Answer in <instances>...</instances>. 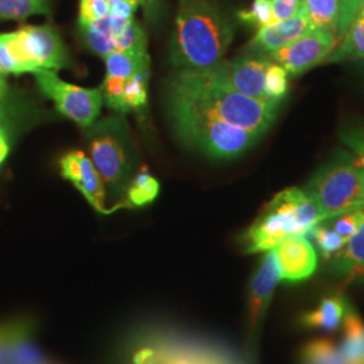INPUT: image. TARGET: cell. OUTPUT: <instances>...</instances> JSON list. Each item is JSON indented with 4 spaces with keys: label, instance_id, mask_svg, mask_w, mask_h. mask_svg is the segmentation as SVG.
I'll return each instance as SVG.
<instances>
[{
    "label": "cell",
    "instance_id": "cell-14",
    "mask_svg": "<svg viewBox=\"0 0 364 364\" xmlns=\"http://www.w3.org/2000/svg\"><path fill=\"white\" fill-rule=\"evenodd\" d=\"M281 279L299 284L312 277L317 269V252L305 235L287 237L273 250Z\"/></svg>",
    "mask_w": 364,
    "mask_h": 364
},
{
    "label": "cell",
    "instance_id": "cell-9",
    "mask_svg": "<svg viewBox=\"0 0 364 364\" xmlns=\"http://www.w3.org/2000/svg\"><path fill=\"white\" fill-rule=\"evenodd\" d=\"M269 63L264 57L243 55L231 61L221 60L215 65L196 72L209 82L227 90L254 99H267L264 93V73Z\"/></svg>",
    "mask_w": 364,
    "mask_h": 364
},
{
    "label": "cell",
    "instance_id": "cell-26",
    "mask_svg": "<svg viewBox=\"0 0 364 364\" xmlns=\"http://www.w3.org/2000/svg\"><path fill=\"white\" fill-rule=\"evenodd\" d=\"M309 234L312 235L320 254L326 260L332 259L347 243V240L336 234L326 221H321L316 227H313Z\"/></svg>",
    "mask_w": 364,
    "mask_h": 364
},
{
    "label": "cell",
    "instance_id": "cell-37",
    "mask_svg": "<svg viewBox=\"0 0 364 364\" xmlns=\"http://www.w3.org/2000/svg\"><path fill=\"white\" fill-rule=\"evenodd\" d=\"M340 139H352L364 144V123H351L340 132Z\"/></svg>",
    "mask_w": 364,
    "mask_h": 364
},
{
    "label": "cell",
    "instance_id": "cell-39",
    "mask_svg": "<svg viewBox=\"0 0 364 364\" xmlns=\"http://www.w3.org/2000/svg\"><path fill=\"white\" fill-rule=\"evenodd\" d=\"M359 6H360V0H352V9H353L355 15H356L358 10H359Z\"/></svg>",
    "mask_w": 364,
    "mask_h": 364
},
{
    "label": "cell",
    "instance_id": "cell-27",
    "mask_svg": "<svg viewBox=\"0 0 364 364\" xmlns=\"http://www.w3.org/2000/svg\"><path fill=\"white\" fill-rule=\"evenodd\" d=\"M115 49L117 52H147L146 34L135 19L117 33Z\"/></svg>",
    "mask_w": 364,
    "mask_h": 364
},
{
    "label": "cell",
    "instance_id": "cell-2",
    "mask_svg": "<svg viewBox=\"0 0 364 364\" xmlns=\"http://www.w3.org/2000/svg\"><path fill=\"white\" fill-rule=\"evenodd\" d=\"M169 95L204 109L228 124L251 131L262 136L273 126L282 102L254 99L239 92L212 84L196 70H178L171 78Z\"/></svg>",
    "mask_w": 364,
    "mask_h": 364
},
{
    "label": "cell",
    "instance_id": "cell-43",
    "mask_svg": "<svg viewBox=\"0 0 364 364\" xmlns=\"http://www.w3.org/2000/svg\"><path fill=\"white\" fill-rule=\"evenodd\" d=\"M362 208H363V209H364V204H363V207H362Z\"/></svg>",
    "mask_w": 364,
    "mask_h": 364
},
{
    "label": "cell",
    "instance_id": "cell-17",
    "mask_svg": "<svg viewBox=\"0 0 364 364\" xmlns=\"http://www.w3.org/2000/svg\"><path fill=\"white\" fill-rule=\"evenodd\" d=\"M131 21L132 19L127 21L108 14L105 18H100L91 23L78 25V30L84 43L92 52L105 58L108 54L117 52L115 38L117 33Z\"/></svg>",
    "mask_w": 364,
    "mask_h": 364
},
{
    "label": "cell",
    "instance_id": "cell-3",
    "mask_svg": "<svg viewBox=\"0 0 364 364\" xmlns=\"http://www.w3.org/2000/svg\"><path fill=\"white\" fill-rule=\"evenodd\" d=\"M168 111L173 130L182 144L215 159L237 158L260 138L169 93Z\"/></svg>",
    "mask_w": 364,
    "mask_h": 364
},
{
    "label": "cell",
    "instance_id": "cell-15",
    "mask_svg": "<svg viewBox=\"0 0 364 364\" xmlns=\"http://www.w3.org/2000/svg\"><path fill=\"white\" fill-rule=\"evenodd\" d=\"M351 306V302L343 293H331L320 299L314 309L299 316V326L321 332H336L343 326Z\"/></svg>",
    "mask_w": 364,
    "mask_h": 364
},
{
    "label": "cell",
    "instance_id": "cell-22",
    "mask_svg": "<svg viewBox=\"0 0 364 364\" xmlns=\"http://www.w3.org/2000/svg\"><path fill=\"white\" fill-rule=\"evenodd\" d=\"M34 15L52 16L50 0H0V21H25Z\"/></svg>",
    "mask_w": 364,
    "mask_h": 364
},
{
    "label": "cell",
    "instance_id": "cell-31",
    "mask_svg": "<svg viewBox=\"0 0 364 364\" xmlns=\"http://www.w3.org/2000/svg\"><path fill=\"white\" fill-rule=\"evenodd\" d=\"M239 19H242L245 23L250 26L260 27L267 26L273 23V10L270 0H254L251 7L245 11L237 14Z\"/></svg>",
    "mask_w": 364,
    "mask_h": 364
},
{
    "label": "cell",
    "instance_id": "cell-5",
    "mask_svg": "<svg viewBox=\"0 0 364 364\" xmlns=\"http://www.w3.org/2000/svg\"><path fill=\"white\" fill-rule=\"evenodd\" d=\"M0 64L6 75L60 70L72 66L70 55L55 27L22 26L0 34Z\"/></svg>",
    "mask_w": 364,
    "mask_h": 364
},
{
    "label": "cell",
    "instance_id": "cell-25",
    "mask_svg": "<svg viewBox=\"0 0 364 364\" xmlns=\"http://www.w3.org/2000/svg\"><path fill=\"white\" fill-rule=\"evenodd\" d=\"M149 72H141L127 78L123 91V114L129 111H142L147 103Z\"/></svg>",
    "mask_w": 364,
    "mask_h": 364
},
{
    "label": "cell",
    "instance_id": "cell-21",
    "mask_svg": "<svg viewBox=\"0 0 364 364\" xmlns=\"http://www.w3.org/2000/svg\"><path fill=\"white\" fill-rule=\"evenodd\" d=\"M302 4L313 28L328 30L338 34L341 0H302Z\"/></svg>",
    "mask_w": 364,
    "mask_h": 364
},
{
    "label": "cell",
    "instance_id": "cell-38",
    "mask_svg": "<svg viewBox=\"0 0 364 364\" xmlns=\"http://www.w3.org/2000/svg\"><path fill=\"white\" fill-rule=\"evenodd\" d=\"M9 151H10L9 136H7L4 129L0 126V165L4 162V159L9 156Z\"/></svg>",
    "mask_w": 364,
    "mask_h": 364
},
{
    "label": "cell",
    "instance_id": "cell-8",
    "mask_svg": "<svg viewBox=\"0 0 364 364\" xmlns=\"http://www.w3.org/2000/svg\"><path fill=\"white\" fill-rule=\"evenodd\" d=\"M34 75L39 90L52 100L61 115L84 129H90L96 123L105 103L102 90L69 84L58 77L54 70H41Z\"/></svg>",
    "mask_w": 364,
    "mask_h": 364
},
{
    "label": "cell",
    "instance_id": "cell-18",
    "mask_svg": "<svg viewBox=\"0 0 364 364\" xmlns=\"http://www.w3.org/2000/svg\"><path fill=\"white\" fill-rule=\"evenodd\" d=\"M343 338L338 351L346 364H364V321L350 308L343 321Z\"/></svg>",
    "mask_w": 364,
    "mask_h": 364
},
{
    "label": "cell",
    "instance_id": "cell-24",
    "mask_svg": "<svg viewBox=\"0 0 364 364\" xmlns=\"http://www.w3.org/2000/svg\"><path fill=\"white\" fill-rule=\"evenodd\" d=\"M299 364H346L332 341L317 338L308 341L299 351Z\"/></svg>",
    "mask_w": 364,
    "mask_h": 364
},
{
    "label": "cell",
    "instance_id": "cell-28",
    "mask_svg": "<svg viewBox=\"0 0 364 364\" xmlns=\"http://www.w3.org/2000/svg\"><path fill=\"white\" fill-rule=\"evenodd\" d=\"M287 91H289V75L287 70L279 64L270 61L264 73L266 97L282 102V99L287 96Z\"/></svg>",
    "mask_w": 364,
    "mask_h": 364
},
{
    "label": "cell",
    "instance_id": "cell-12",
    "mask_svg": "<svg viewBox=\"0 0 364 364\" xmlns=\"http://www.w3.org/2000/svg\"><path fill=\"white\" fill-rule=\"evenodd\" d=\"M279 281L282 279L275 254L273 250L266 251L248 287V324L251 335L257 333L263 321Z\"/></svg>",
    "mask_w": 364,
    "mask_h": 364
},
{
    "label": "cell",
    "instance_id": "cell-41",
    "mask_svg": "<svg viewBox=\"0 0 364 364\" xmlns=\"http://www.w3.org/2000/svg\"><path fill=\"white\" fill-rule=\"evenodd\" d=\"M0 80H1V81H6V73L3 72V68H1V64H0Z\"/></svg>",
    "mask_w": 364,
    "mask_h": 364
},
{
    "label": "cell",
    "instance_id": "cell-35",
    "mask_svg": "<svg viewBox=\"0 0 364 364\" xmlns=\"http://www.w3.org/2000/svg\"><path fill=\"white\" fill-rule=\"evenodd\" d=\"M10 358V326L0 324V364H9Z\"/></svg>",
    "mask_w": 364,
    "mask_h": 364
},
{
    "label": "cell",
    "instance_id": "cell-42",
    "mask_svg": "<svg viewBox=\"0 0 364 364\" xmlns=\"http://www.w3.org/2000/svg\"><path fill=\"white\" fill-rule=\"evenodd\" d=\"M358 11L364 13V0H360V6H359V10H358Z\"/></svg>",
    "mask_w": 364,
    "mask_h": 364
},
{
    "label": "cell",
    "instance_id": "cell-32",
    "mask_svg": "<svg viewBox=\"0 0 364 364\" xmlns=\"http://www.w3.org/2000/svg\"><path fill=\"white\" fill-rule=\"evenodd\" d=\"M111 11L108 0H80L78 25H87L100 18H105Z\"/></svg>",
    "mask_w": 364,
    "mask_h": 364
},
{
    "label": "cell",
    "instance_id": "cell-33",
    "mask_svg": "<svg viewBox=\"0 0 364 364\" xmlns=\"http://www.w3.org/2000/svg\"><path fill=\"white\" fill-rule=\"evenodd\" d=\"M273 10L274 22L287 21L304 9L302 0H270Z\"/></svg>",
    "mask_w": 364,
    "mask_h": 364
},
{
    "label": "cell",
    "instance_id": "cell-7",
    "mask_svg": "<svg viewBox=\"0 0 364 364\" xmlns=\"http://www.w3.org/2000/svg\"><path fill=\"white\" fill-rule=\"evenodd\" d=\"M91 161L111 193L119 195L130 185L135 165V151L127 123L122 114L105 117L87 132ZM126 204V203H124Z\"/></svg>",
    "mask_w": 364,
    "mask_h": 364
},
{
    "label": "cell",
    "instance_id": "cell-29",
    "mask_svg": "<svg viewBox=\"0 0 364 364\" xmlns=\"http://www.w3.org/2000/svg\"><path fill=\"white\" fill-rule=\"evenodd\" d=\"M159 364H232L220 356L204 352L171 350L159 355Z\"/></svg>",
    "mask_w": 364,
    "mask_h": 364
},
{
    "label": "cell",
    "instance_id": "cell-1",
    "mask_svg": "<svg viewBox=\"0 0 364 364\" xmlns=\"http://www.w3.org/2000/svg\"><path fill=\"white\" fill-rule=\"evenodd\" d=\"M234 36V23L213 0H178L170 60L180 70L205 69L223 60Z\"/></svg>",
    "mask_w": 364,
    "mask_h": 364
},
{
    "label": "cell",
    "instance_id": "cell-13",
    "mask_svg": "<svg viewBox=\"0 0 364 364\" xmlns=\"http://www.w3.org/2000/svg\"><path fill=\"white\" fill-rule=\"evenodd\" d=\"M61 176L72 182L91 207L100 213H109L105 207V186L91 158L82 151H70L60 161Z\"/></svg>",
    "mask_w": 364,
    "mask_h": 364
},
{
    "label": "cell",
    "instance_id": "cell-20",
    "mask_svg": "<svg viewBox=\"0 0 364 364\" xmlns=\"http://www.w3.org/2000/svg\"><path fill=\"white\" fill-rule=\"evenodd\" d=\"M105 60V76L127 80L141 72H149L147 52H114Z\"/></svg>",
    "mask_w": 364,
    "mask_h": 364
},
{
    "label": "cell",
    "instance_id": "cell-40",
    "mask_svg": "<svg viewBox=\"0 0 364 364\" xmlns=\"http://www.w3.org/2000/svg\"><path fill=\"white\" fill-rule=\"evenodd\" d=\"M4 88H6V82L0 80V96L3 95V92H4Z\"/></svg>",
    "mask_w": 364,
    "mask_h": 364
},
{
    "label": "cell",
    "instance_id": "cell-36",
    "mask_svg": "<svg viewBox=\"0 0 364 364\" xmlns=\"http://www.w3.org/2000/svg\"><path fill=\"white\" fill-rule=\"evenodd\" d=\"M159 353L151 347H144L134 353L131 364H158Z\"/></svg>",
    "mask_w": 364,
    "mask_h": 364
},
{
    "label": "cell",
    "instance_id": "cell-11",
    "mask_svg": "<svg viewBox=\"0 0 364 364\" xmlns=\"http://www.w3.org/2000/svg\"><path fill=\"white\" fill-rule=\"evenodd\" d=\"M311 30H313L311 21L302 9L296 16L290 19L273 22L267 26L258 28L257 34L243 48V53L254 57H267Z\"/></svg>",
    "mask_w": 364,
    "mask_h": 364
},
{
    "label": "cell",
    "instance_id": "cell-23",
    "mask_svg": "<svg viewBox=\"0 0 364 364\" xmlns=\"http://www.w3.org/2000/svg\"><path fill=\"white\" fill-rule=\"evenodd\" d=\"M159 195V182L149 171H142L131 180L124 195L127 208L144 207L153 203Z\"/></svg>",
    "mask_w": 364,
    "mask_h": 364
},
{
    "label": "cell",
    "instance_id": "cell-30",
    "mask_svg": "<svg viewBox=\"0 0 364 364\" xmlns=\"http://www.w3.org/2000/svg\"><path fill=\"white\" fill-rule=\"evenodd\" d=\"M326 224L336 232L340 235L343 239L348 240L352 235L355 234L360 225L364 223V209L359 208L343 213L338 218L326 220Z\"/></svg>",
    "mask_w": 364,
    "mask_h": 364
},
{
    "label": "cell",
    "instance_id": "cell-10",
    "mask_svg": "<svg viewBox=\"0 0 364 364\" xmlns=\"http://www.w3.org/2000/svg\"><path fill=\"white\" fill-rule=\"evenodd\" d=\"M338 45L335 33L313 28L302 37L293 41L264 58L282 66L289 76H299L314 66L326 63L328 55Z\"/></svg>",
    "mask_w": 364,
    "mask_h": 364
},
{
    "label": "cell",
    "instance_id": "cell-34",
    "mask_svg": "<svg viewBox=\"0 0 364 364\" xmlns=\"http://www.w3.org/2000/svg\"><path fill=\"white\" fill-rule=\"evenodd\" d=\"M353 16H355V13L352 9V0H341V16H340V23H338V34H336L338 42L343 37L348 25L351 23Z\"/></svg>",
    "mask_w": 364,
    "mask_h": 364
},
{
    "label": "cell",
    "instance_id": "cell-16",
    "mask_svg": "<svg viewBox=\"0 0 364 364\" xmlns=\"http://www.w3.org/2000/svg\"><path fill=\"white\" fill-rule=\"evenodd\" d=\"M329 272L348 282L364 284V223L346 246L329 259Z\"/></svg>",
    "mask_w": 364,
    "mask_h": 364
},
{
    "label": "cell",
    "instance_id": "cell-19",
    "mask_svg": "<svg viewBox=\"0 0 364 364\" xmlns=\"http://www.w3.org/2000/svg\"><path fill=\"white\" fill-rule=\"evenodd\" d=\"M326 63L364 60V13L358 11Z\"/></svg>",
    "mask_w": 364,
    "mask_h": 364
},
{
    "label": "cell",
    "instance_id": "cell-4",
    "mask_svg": "<svg viewBox=\"0 0 364 364\" xmlns=\"http://www.w3.org/2000/svg\"><path fill=\"white\" fill-rule=\"evenodd\" d=\"M321 221L320 210L304 189L287 188L266 204L243 235L242 245L247 254L266 252L287 237L309 234Z\"/></svg>",
    "mask_w": 364,
    "mask_h": 364
},
{
    "label": "cell",
    "instance_id": "cell-6",
    "mask_svg": "<svg viewBox=\"0 0 364 364\" xmlns=\"http://www.w3.org/2000/svg\"><path fill=\"white\" fill-rule=\"evenodd\" d=\"M320 210L323 221L362 208L364 169L347 153H340L323 165L302 188Z\"/></svg>",
    "mask_w": 364,
    "mask_h": 364
}]
</instances>
